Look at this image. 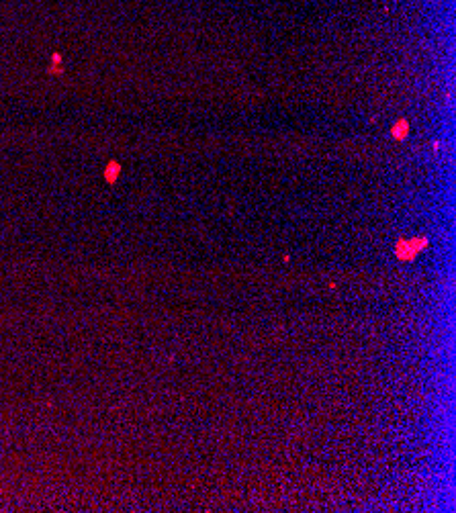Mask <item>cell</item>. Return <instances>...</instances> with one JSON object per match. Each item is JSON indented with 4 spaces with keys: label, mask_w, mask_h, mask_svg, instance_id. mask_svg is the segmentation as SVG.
Segmentation results:
<instances>
[{
    "label": "cell",
    "mask_w": 456,
    "mask_h": 513,
    "mask_svg": "<svg viewBox=\"0 0 456 513\" xmlns=\"http://www.w3.org/2000/svg\"><path fill=\"white\" fill-rule=\"evenodd\" d=\"M424 248H428V240L420 238V240H412V242H405L401 240L395 248V254L399 260H414Z\"/></svg>",
    "instance_id": "obj_1"
},
{
    "label": "cell",
    "mask_w": 456,
    "mask_h": 513,
    "mask_svg": "<svg viewBox=\"0 0 456 513\" xmlns=\"http://www.w3.org/2000/svg\"><path fill=\"white\" fill-rule=\"evenodd\" d=\"M405 129H407V123H405V121H401L397 129L393 127V135H395V137H405Z\"/></svg>",
    "instance_id": "obj_2"
}]
</instances>
